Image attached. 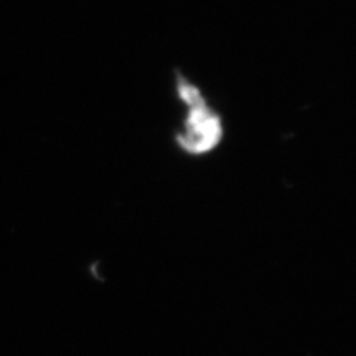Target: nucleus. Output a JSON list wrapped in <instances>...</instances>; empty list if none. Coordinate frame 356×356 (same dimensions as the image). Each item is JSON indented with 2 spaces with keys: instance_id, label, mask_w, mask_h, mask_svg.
Segmentation results:
<instances>
[{
  "instance_id": "obj_1",
  "label": "nucleus",
  "mask_w": 356,
  "mask_h": 356,
  "mask_svg": "<svg viewBox=\"0 0 356 356\" xmlns=\"http://www.w3.org/2000/svg\"><path fill=\"white\" fill-rule=\"evenodd\" d=\"M177 97L187 107L183 129L175 134V143L181 152L192 156H202L214 152L225 138L221 116L209 106L200 88L175 72Z\"/></svg>"
}]
</instances>
